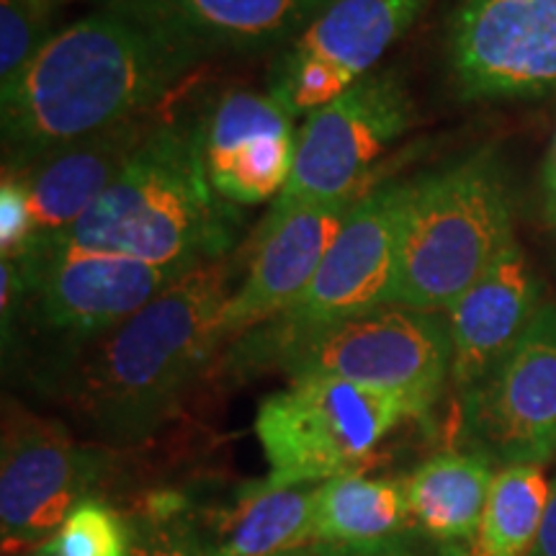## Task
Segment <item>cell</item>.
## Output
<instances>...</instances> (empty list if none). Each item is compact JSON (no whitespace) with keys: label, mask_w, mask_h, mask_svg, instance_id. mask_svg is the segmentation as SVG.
Here are the masks:
<instances>
[{"label":"cell","mask_w":556,"mask_h":556,"mask_svg":"<svg viewBox=\"0 0 556 556\" xmlns=\"http://www.w3.org/2000/svg\"><path fill=\"white\" fill-rule=\"evenodd\" d=\"M451 332L443 312L379 307L315 330L266 323L245 332L232 364L274 366L291 381L330 377L384 389L407 402L413 417H428L451 379Z\"/></svg>","instance_id":"cell-5"},{"label":"cell","mask_w":556,"mask_h":556,"mask_svg":"<svg viewBox=\"0 0 556 556\" xmlns=\"http://www.w3.org/2000/svg\"><path fill=\"white\" fill-rule=\"evenodd\" d=\"M528 556H556V479L552 482V497H548V507L544 523H541L539 539Z\"/></svg>","instance_id":"cell-29"},{"label":"cell","mask_w":556,"mask_h":556,"mask_svg":"<svg viewBox=\"0 0 556 556\" xmlns=\"http://www.w3.org/2000/svg\"><path fill=\"white\" fill-rule=\"evenodd\" d=\"M155 127L157 124L144 116L47 152L24 168H3L29 197L37 240L54 238L73 227L119 178Z\"/></svg>","instance_id":"cell-17"},{"label":"cell","mask_w":556,"mask_h":556,"mask_svg":"<svg viewBox=\"0 0 556 556\" xmlns=\"http://www.w3.org/2000/svg\"><path fill=\"white\" fill-rule=\"evenodd\" d=\"M458 99H536L556 90V0H458L446 26Z\"/></svg>","instance_id":"cell-11"},{"label":"cell","mask_w":556,"mask_h":556,"mask_svg":"<svg viewBox=\"0 0 556 556\" xmlns=\"http://www.w3.org/2000/svg\"><path fill=\"white\" fill-rule=\"evenodd\" d=\"M287 556H469L462 544H446L426 536L420 528H409L400 536L371 544H309Z\"/></svg>","instance_id":"cell-26"},{"label":"cell","mask_w":556,"mask_h":556,"mask_svg":"<svg viewBox=\"0 0 556 556\" xmlns=\"http://www.w3.org/2000/svg\"><path fill=\"white\" fill-rule=\"evenodd\" d=\"M106 469L101 451L80 446L60 422L5 405L0 448L3 554L45 546Z\"/></svg>","instance_id":"cell-9"},{"label":"cell","mask_w":556,"mask_h":556,"mask_svg":"<svg viewBox=\"0 0 556 556\" xmlns=\"http://www.w3.org/2000/svg\"><path fill=\"white\" fill-rule=\"evenodd\" d=\"M552 484L536 464H513L492 477L482 526L479 556H528L544 523Z\"/></svg>","instance_id":"cell-22"},{"label":"cell","mask_w":556,"mask_h":556,"mask_svg":"<svg viewBox=\"0 0 556 556\" xmlns=\"http://www.w3.org/2000/svg\"><path fill=\"white\" fill-rule=\"evenodd\" d=\"M415 124V106L394 73H368L304 119L294 170L270 212L361 197V180Z\"/></svg>","instance_id":"cell-8"},{"label":"cell","mask_w":556,"mask_h":556,"mask_svg":"<svg viewBox=\"0 0 556 556\" xmlns=\"http://www.w3.org/2000/svg\"><path fill=\"white\" fill-rule=\"evenodd\" d=\"M16 556H24V554H16Z\"/></svg>","instance_id":"cell-31"},{"label":"cell","mask_w":556,"mask_h":556,"mask_svg":"<svg viewBox=\"0 0 556 556\" xmlns=\"http://www.w3.org/2000/svg\"><path fill=\"white\" fill-rule=\"evenodd\" d=\"M34 556H58V554L47 552V548H45V546H39V548H37V552H34Z\"/></svg>","instance_id":"cell-30"},{"label":"cell","mask_w":556,"mask_h":556,"mask_svg":"<svg viewBox=\"0 0 556 556\" xmlns=\"http://www.w3.org/2000/svg\"><path fill=\"white\" fill-rule=\"evenodd\" d=\"M242 225L238 204L222 199L206 176L199 124H157L73 227L37 242L199 268L225 261Z\"/></svg>","instance_id":"cell-3"},{"label":"cell","mask_w":556,"mask_h":556,"mask_svg":"<svg viewBox=\"0 0 556 556\" xmlns=\"http://www.w3.org/2000/svg\"><path fill=\"white\" fill-rule=\"evenodd\" d=\"M206 176L222 199L253 206L278 199L294 170V114L274 93L232 90L199 122Z\"/></svg>","instance_id":"cell-13"},{"label":"cell","mask_w":556,"mask_h":556,"mask_svg":"<svg viewBox=\"0 0 556 556\" xmlns=\"http://www.w3.org/2000/svg\"><path fill=\"white\" fill-rule=\"evenodd\" d=\"M283 556H287V554H283Z\"/></svg>","instance_id":"cell-32"},{"label":"cell","mask_w":556,"mask_h":556,"mask_svg":"<svg viewBox=\"0 0 556 556\" xmlns=\"http://www.w3.org/2000/svg\"><path fill=\"white\" fill-rule=\"evenodd\" d=\"M428 5L430 0H328L283 54L325 60L361 80Z\"/></svg>","instance_id":"cell-19"},{"label":"cell","mask_w":556,"mask_h":556,"mask_svg":"<svg viewBox=\"0 0 556 556\" xmlns=\"http://www.w3.org/2000/svg\"><path fill=\"white\" fill-rule=\"evenodd\" d=\"M229 276L227 261L189 270L119 328L62 351L47 366V387L101 441L150 438L229 340Z\"/></svg>","instance_id":"cell-1"},{"label":"cell","mask_w":556,"mask_h":556,"mask_svg":"<svg viewBox=\"0 0 556 556\" xmlns=\"http://www.w3.org/2000/svg\"><path fill=\"white\" fill-rule=\"evenodd\" d=\"M319 484H248L235 505L208 516L199 533L206 556H283L315 544Z\"/></svg>","instance_id":"cell-18"},{"label":"cell","mask_w":556,"mask_h":556,"mask_svg":"<svg viewBox=\"0 0 556 556\" xmlns=\"http://www.w3.org/2000/svg\"><path fill=\"white\" fill-rule=\"evenodd\" d=\"M541 304V281L516 240L446 312L458 392H469L507 356Z\"/></svg>","instance_id":"cell-16"},{"label":"cell","mask_w":556,"mask_h":556,"mask_svg":"<svg viewBox=\"0 0 556 556\" xmlns=\"http://www.w3.org/2000/svg\"><path fill=\"white\" fill-rule=\"evenodd\" d=\"M34 240H37V225H34L29 197L11 173H3V184H0V250H3V258L16 261L29 250Z\"/></svg>","instance_id":"cell-27"},{"label":"cell","mask_w":556,"mask_h":556,"mask_svg":"<svg viewBox=\"0 0 556 556\" xmlns=\"http://www.w3.org/2000/svg\"><path fill=\"white\" fill-rule=\"evenodd\" d=\"M413 417L400 394L353 381L294 379L261 402L255 415L266 482L299 486L356 475L384 438Z\"/></svg>","instance_id":"cell-6"},{"label":"cell","mask_w":556,"mask_h":556,"mask_svg":"<svg viewBox=\"0 0 556 556\" xmlns=\"http://www.w3.org/2000/svg\"><path fill=\"white\" fill-rule=\"evenodd\" d=\"M361 197L268 212L258 229V245L250 258L242 287L229 296L225 307L229 338L245 336L294 307Z\"/></svg>","instance_id":"cell-14"},{"label":"cell","mask_w":556,"mask_h":556,"mask_svg":"<svg viewBox=\"0 0 556 556\" xmlns=\"http://www.w3.org/2000/svg\"><path fill=\"white\" fill-rule=\"evenodd\" d=\"M513 227L510 178L492 148L409 180L389 304L446 315L516 242Z\"/></svg>","instance_id":"cell-4"},{"label":"cell","mask_w":556,"mask_h":556,"mask_svg":"<svg viewBox=\"0 0 556 556\" xmlns=\"http://www.w3.org/2000/svg\"><path fill=\"white\" fill-rule=\"evenodd\" d=\"M539 206L541 222H544L546 227H556V144H552V150H548L544 170H541Z\"/></svg>","instance_id":"cell-28"},{"label":"cell","mask_w":556,"mask_h":556,"mask_svg":"<svg viewBox=\"0 0 556 556\" xmlns=\"http://www.w3.org/2000/svg\"><path fill=\"white\" fill-rule=\"evenodd\" d=\"M462 435L503 467H541L556 454V302L541 304L507 356L462 394Z\"/></svg>","instance_id":"cell-10"},{"label":"cell","mask_w":556,"mask_h":556,"mask_svg":"<svg viewBox=\"0 0 556 556\" xmlns=\"http://www.w3.org/2000/svg\"><path fill=\"white\" fill-rule=\"evenodd\" d=\"M186 503L178 495H155L148 513L131 526L129 556H206L197 528L186 520Z\"/></svg>","instance_id":"cell-25"},{"label":"cell","mask_w":556,"mask_h":556,"mask_svg":"<svg viewBox=\"0 0 556 556\" xmlns=\"http://www.w3.org/2000/svg\"><path fill=\"white\" fill-rule=\"evenodd\" d=\"M58 556H129L131 528L109 505L88 497L45 544Z\"/></svg>","instance_id":"cell-24"},{"label":"cell","mask_w":556,"mask_h":556,"mask_svg":"<svg viewBox=\"0 0 556 556\" xmlns=\"http://www.w3.org/2000/svg\"><path fill=\"white\" fill-rule=\"evenodd\" d=\"M409 180H389L366 191L296 304L270 319L289 330H315L387 307L397 274L402 214Z\"/></svg>","instance_id":"cell-12"},{"label":"cell","mask_w":556,"mask_h":556,"mask_svg":"<svg viewBox=\"0 0 556 556\" xmlns=\"http://www.w3.org/2000/svg\"><path fill=\"white\" fill-rule=\"evenodd\" d=\"M328 0H111L199 65L222 52H258L294 39Z\"/></svg>","instance_id":"cell-15"},{"label":"cell","mask_w":556,"mask_h":556,"mask_svg":"<svg viewBox=\"0 0 556 556\" xmlns=\"http://www.w3.org/2000/svg\"><path fill=\"white\" fill-rule=\"evenodd\" d=\"M417 528L405 482L371 479L361 471L317 486L315 544H371Z\"/></svg>","instance_id":"cell-21"},{"label":"cell","mask_w":556,"mask_h":556,"mask_svg":"<svg viewBox=\"0 0 556 556\" xmlns=\"http://www.w3.org/2000/svg\"><path fill=\"white\" fill-rule=\"evenodd\" d=\"M492 462L479 454H441L405 479L413 523L446 544H475L492 484Z\"/></svg>","instance_id":"cell-20"},{"label":"cell","mask_w":556,"mask_h":556,"mask_svg":"<svg viewBox=\"0 0 556 556\" xmlns=\"http://www.w3.org/2000/svg\"><path fill=\"white\" fill-rule=\"evenodd\" d=\"M197 67L137 21L106 9L54 34L0 88L5 168L144 119Z\"/></svg>","instance_id":"cell-2"},{"label":"cell","mask_w":556,"mask_h":556,"mask_svg":"<svg viewBox=\"0 0 556 556\" xmlns=\"http://www.w3.org/2000/svg\"><path fill=\"white\" fill-rule=\"evenodd\" d=\"M65 0H0V88L37 58L50 41Z\"/></svg>","instance_id":"cell-23"},{"label":"cell","mask_w":556,"mask_h":556,"mask_svg":"<svg viewBox=\"0 0 556 556\" xmlns=\"http://www.w3.org/2000/svg\"><path fill=\"white\" fill-rule=\"evenodd\" d=\"M13 263L24 281L21 315L62 343V351L119 328L193 270L54 242H34Z\"/></svg>","instance_id":"cell-7"}]
</instances>
